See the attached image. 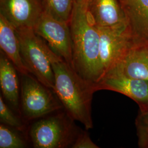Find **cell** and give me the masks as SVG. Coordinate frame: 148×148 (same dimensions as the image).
I'll return each mask as SVG.
<instances>
[{
	"label": "cell",
	"instance_id": "cell-1",
	"mask_svg": "<svg viewBox=\"0 0 148 148\" xmlns=\"http://www.w3.org/2000/svg\"><path fill=\"white\" fill-rule=\"evenodd\" d=\"M87 0L75 1L69 21L74 70L84 79L95 85L102 78L100 60V34L87 11Z\"/></svg>",
	"mask_w": 148,
	"mask_h": 148
},
{
	"label": "cell",
	"instance_id": "cell-3",
	"mask_svg": "<svg viewBox=\"0 0 148 148\" xmlns=\"http://www.w3.org/2000/svg\"><path fill=\"white\" fill-rule=\"evenodd\" d=\"M16 32L24 65L30 74L53 90L55 77L52 64L61 58L34 29L21 27L16 29Z\"/></svg>",
	"mask_w": 148,
	"mask_h": 148
},
{
	"label": "cell",
	"instance_id": "cell-15",
	"mask_svg": "<svg viewBox=\"0 0 148 148\" xmlns=\"http://www.w3.org/2000/svg\"><path fill=\"white\" fill-rule=\"evenodd\" d=\"M45 11L56 19L69 23L75 0H42Z\"/></svg>",
	"mask_w": 148,
	"mask_h": 148
},
{
	"label": "cell",
	"instance_id": "cell-16",
	"mask_svg": "<svg viewBox=\"0 0 148 148\" xmlns=\"http://www.w3.org/2000/svg\"><path fill=\"white\" fill-rule=\"evenodd\" d=\"M16 128L0 125V148H25L27 143Z\"/></svg>",
	"mask_w": 148,
	"mask_h": 148
},
{
	"label": "cell",
	"instance_id": "cell-13",
	"mask_svg": "<svg viewBox=\"0 0 148 148\" xmlns=\"http://www.w3.org/2000/svg\"><path fill=\"white\" fill-rule=\"evenodd\" d=\"M16 71L14 64L1 51L0 86L2 95L14 109L19 110L21 95Z\"/></svg>",
	"mask_w": 148,
	"mask_h": 148
},
{
	"label": "cell",
	"instance_id": "cell-7",
	"mask_svg": "<svg viewBox=\"0 0 148 148\" xmlns=\"http://www.w3.org/2000/svg\"><path fill=\"white\" fill-rule=\"evenodd\" d=\"M34 30L55 53L73 68L72 41L68 23L56 19L44 10Z\"/></svg>",
	"mask_w": 148,
	"mask_h": 148
},
{
	"label": "cell",
	"instance_id": "cell-14",
	"mask_svg": "<svg viewBox=\"0 0 148 148\" xmlns=\"http://www.w3.org/2000/svg\"><path fill=\"white\" fill-rule=\"evenodd\" d=\"M133 31L148 39V0H119Z\"/></svg>",
	"mask_w": 148,
	"mask_h": 148
},
{
	"label": "cell",
	"instance_id": "cell-8",
	"mask_svg": "<svg viewBox=\"0 0 148 148\" xmlns=\"http://www.w3.org/2000/svg\"><path fill=\"white\" fill-rule=\"evenodd\" d=\"M106 75H120L148 81V39L138 37L104 76Z\"/></svg>",
	"mask_w": 148,
	"mask_h": 148
},
{
	"label": "cell",
	"instance_id": "cell-19",
	"mask_svg": "<svg viewBox=\"0 0 148 148\" xmlns=\"http://www.w3.org/2000/svg\"><path fill=\"white\" fill-rule=\"evenodd\" d=\"M71 147L73 148H99V147L92 140L88 134L85 131H81V132L77 133Z\"/></svg>",
	"mask_w": 148,
	"mask_h": 148
},
{
	"label": "cell",
	"instance_id": "cell-9",
	"mask_svg": "<svg viewBox=\"0 0 148 148\" xmlns=\"http://www.w3.org/2000/svg\"><path fill=\"white\" fill-rule=\"evenodd\" d=\"M44 10L42 0H0V14L16 29H34Z\"/></svg>",
	"mask_w": 148,
	"mask_h": 148
},
{
	"label": "cell",
	"instance_id": "cell-17",
	"mask_svg": "<svg viewBox=\"0 0 148 148\" xmlns=\"http://www.w3.org/2000/svg\"><path fill=\"white\" fill-rule=\"evenodd\" d=\"M136 124L138 147L148 148V107L140 108Z\"/></svg>",
	"mask_w": 148,
	"mask_h": 148
},
{
	"label": "cell",
	"instance_id": "cell-4",
	"mask_svg": "<svg viewBox=\"0 0 148 148\" xmlns=\"http://www.w3.org/2000/svg\"><path fill=\"white\" fill-rule=\"evenodd\" d=\"M73 121L66 112L45 117L35 122L29 132L33 147L65 148L71 146L78 133Z\"/></svg>",
	"mask_w": 148,
	"mask_h": 148
},
{
	"label": "cell",
	"instance_id": "cell-20",
	"mask_svg": "<svg viewBox=\"0 0 148 148\" xmlns=\"http://www.w3.org/2000/svg\"><path fill=\"white\" fill-rule=\"evenodd\" d=\"M75 1H78V2H81V1H85V0H75Z\"/></svg>",
	"mask_w": 148,
	"mask_h": 148
},
{
	"label": "cell",
	"instance_id": "cell-2",
	"mask_svg": "<svg viewBox=\"0 0 148 148\" xmlns=\"http://www.w3.org/2000/svg\"><path fill=\"white\" fill-rule=\"evenodd\" d=\"M54 92L72 119L81 122L86 130L93 128L91 102L95 85L81 77L63 59L53 62Z\"/></svg>",
	"mask_w": 148,
	"mask_h": 148
},
{
	"label": "cell",
	"instance_id": "cell-18",
	"mask_svg": "<svg viewBox=\"0 0 148 148\" xmlns=\"http://www.w3.org/2000/svg\"><path fill=\"white\" fill-rule=\"evenodd\" d=\"M0 121L1 123L19 131L24 128L23 122L5 104L1 95L0 96Z\"/></svg>",
	"mask_w": 148,
	"mask_h": 148
},
{
	"label": "cell",
	"instance_id": "cell-6",
	"mask_svg": "<svg viewBox=\"0 0 148 148\" xmlns=\"http://www.w3.org/2000/svg\"><path fill=\"white\" fill-rule=\"evenodd\" d=\"M98 29L103 77L126 53L138 36L130 23L119 27H98Z\"/></svg>",
	"mask_w": 148,
	"mask_h": 148
},
{
	"label": "cell",
	"instance_id": "cell-12",
	"mask_svg": "<svg viewBox=\"0 0 148 148\" xmlns=\"http://www.w3.org/2000/svg\"><path fill=\"white\" fill-rule=\"evenodd\" d=\"M0 47L21 74L30 73L23 62L16 29L0 14Z\"/></svg>",
	"mask_w": 148,
	"mask_h": 148
},
{
	"label": "cell",
	"instance_id": "cell-11",
	"mask_svg": "<svg viewBox=\"0 0 148 148\" xmlns=\"http://www.w3.org/2000/svg\"><path fill=\"white\" fill-rule=\"evenodd\" d=\"M87 11L98 27H116L129 23L117 0H87Z\"/></svg>",
	"mask_w": 148,
	"mask_h": 148
},
{
	"label": "cell",
	"instance_id": "cell-5",
	"mask_svg": "<svg viewBox=\"0 0 148 148\" xmlns=\"http://www.w3.org/2000/svg\"><path fill=\"white\" fill-rule=\"evenodd\" d=\"M20 102L23 116L27 121L46 116L64 108L53 90L30 73L21 74Z\"/></svg>",
	"mask_w": 148,
	"mask_h": 148
},
{
	"label": "cell",
	"instance_id": "cell-10",
	"mask_svg": "<svg viewBox=\"0 0 148 148\" xmlns=\"http://www.w3.org/2000/svg\"><path fill=\"white\" fill-rule=\"evenodd\" d=\"M95 92L109 90L126 95L140 108L148 107V81L120 75H106L95 85Z\"/></svg>",
	"mask_w": 148,
	"mask_h": 148
}]
</instances>
